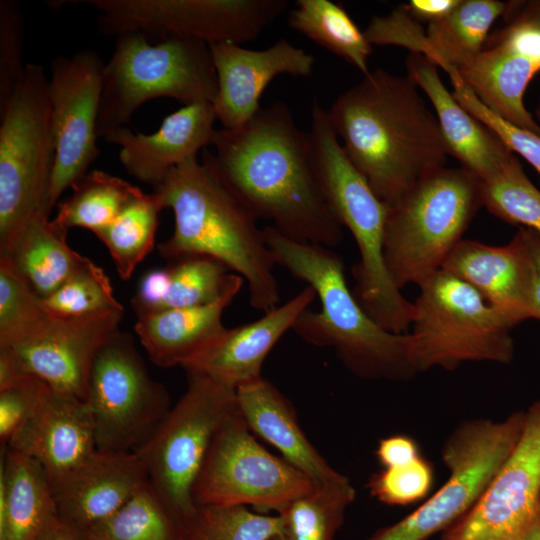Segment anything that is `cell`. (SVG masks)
<instances>
[{
  "instance_id": "1",
  "label": "cell",
  "mask_w": 540,
  "mask_h": 540,
  "mask_svg": "<svg viewBox=\"0 0 540 540\" xmlns=\"http://www.w3.org/2000/svg\"><path fill=\"white\" fill-rule=\"evenodd\" d=\"M207 160L259 219L299 242L333 248L344 237L319 183L309 133L284 102L261 108L245 125L216 129Z\"/></svg>"
},
{
  "instance_id": "2",
  "label": "cell",
  "mask_w": 540,
  "mask_h": 540,
  "mask_svg": "<svg viewBox=\"0 0 540 540\" xmlns=\"http://www.w3.org/2000/svg\"><path fill=\"white\" fill-rule=\"evenodd\" d=\"M419 89L409 75L376 69L327 110L349 159L390 208L450 156Z\"/></svg>"
},
{
  "instance_id": "3",
  "label": "cell",
  "mask_w": 540,
  "mask_h": 540,
  "mask_svg": "<svg viewBox=\"0 0 540 540\" xmlns=\"http://www.w3.org/2000/svg\"><path fill=\"white\" fill-rule=\"evenodd\" d=\"M153 189L175 220L173 234L158 245L163 258L212 257L246 281L254 309L278 306L276 263L258 218L207 160L195 157L172 168Z\"/></svg>"
},
{
  "instance_id": "4",
  "label": "cell",
  "mask_w": 540,
  "mask_h": 540,
  "mask_svg": "<svg viewBox=\"0 0 540 540\" xmlns=\"http://www.w3.org/2000/svg\"><path fill=\"white\" fill-rule=\"evenodd\" d=\"M276 265L306 282L320 300V311L305 310L292 330L304 341L333 349L354 375L370 380L409 381L416 374L409 334L377 324L348 288L342 258L321 245L287 238L271 225L263 228Z\"/></svg>"
},
{
  "instance_id": "5",
  "label": "cell",
  "mask_w": 540,
  "mask_h": 540,
  "mask_svg": "<svg viewBox=\"0 0 540 540\" xmlns=\"http://www.w3.org/2000/svg\"><path fill=\"white\" fill-rule=\"evenodd\" d=\"M482 206L483 181L463 167L444 166L408 189L385 227L384 258L396 287L420 286L441 270Z\"/></svg>"
},
{
  "instance_id": "6",
  "label": "cell",
  "mask_w": 540,
  "mask_h": 540,
  "mask_svg": "<svg viewBox=\"0 0 540 540\" xmlns=\"http://www.w3.org/2000/svg\"><path fill=\"white\" fill-rule=\"evenodd\" d=\"M217 88L207 43L190 38L151 43L138 33L117 35L103 71L97 136L105 139L126 127L147 101L167 97L184 105L213 103Z\"/></svg>"
},
{
  "instance_id": "7",
  "label": "cell",
  "mask_w": 540,
  "mask_h": 540,
  "mask_svg": "<svg viewBox=\"0 0 540 540\" xmlns=\"http://www.w3.org/2000/svg\"><path fill=\"white\" fill-rule=\"evenodd\" d=\"M44 68L27 63L0 108V252L33 217H49L56 147Z\"/></svg>"
},
{
  "instance_id": "8",
  "label": "cell",
  "mask_w": 540,
  "mask_h": 540,
  "mask_svg": "<svg viewBox=\"0 0 540 540\" xmlns=\"http://www.w3.org/2000/svg\"><path fill=\"white\" fill-rule=\"evenodd\" d=\"M408 331L417 371H452L466 362L509 364L514 326L472 286L439 270L419 286Z\"/></svg>"
},
{
  "instance_id": "9",
  "label": "cell",
  "mask_w": 540,
  "mask_h": 540,
  "mask_svg": "<svg viewBox=\"0 0 540 540\" xmlns=\"http://www.w3.org/2000/svg\"><path fill=\"white\" fill-rule=\"evenodd\" d=\"M315 169L330 208L350 231L359 251V262L352 270L355 298L382 328L407 333L415 315L414 303L396 287L384 258L390 207L377 197L341 146L322 149Z\"/></svg>"
},
{
  "instance_id": "10",
  "label": "cell",
  "mask_w": 540,
  "mask_h": 540,
  "mask_svg": "<svg viewBox=\"0 0 540 540\" xmlns=\"http://www.w3.org/2000/svg\"><path fill=\"white\" fill-rule=\"evenodd\" d=\"M187 388L135 453L148 482L185 523L196 511L193 490L214 437L237 409L236 389L186 371Z\"/></svg>"
},
{
  "instance_id": "11",
  "label": "cell",
  "mask_w": 540,
  "mask_h": 540,
  "mask_svg": "<svg viewBox=\"0 0 540 540\" xmlns=\"http://www.w3.org/2000/svg\"><path fill=\"white\" fill-rule=\"evenodd\" d=\"M525 411L501 420L469 419L447 437L442 459L448 479L413 512L366 540H427L459 520L477 502L516 446Z\"/></svg>"
},
{
  "instance_id": "12",
  "label": "cell",
  "mask_w": 540,
  "mask_h": 540,
  "mask_svg": "<svg viewBox=\"0 0 540 540\" xmlns=\"http://www.w3.org/2000/svg\"><path fill=\"white\" fill-rule=\"evenodd\" d=\"M101 12V33H138L151 43L190 38L208 45L253 41L286 10V0H85Z\"/></svg>"
},
{
  "instance_id": "13",
  "label": "cell",
  "mask_w": 540,
  "mask_h": 540,
  "mask_svg": "<svg viewBox=\"0 0 540 540\" xmlns=\"http://www.w3.org/2000/svg\"><path fill=\"white\" fill-rule=\"evenodd\" d=\"M85 401L97 450L105 452L138 451L172 407L165 386L149 375L133 337L120 329L96 356Z\"/></svg>"
},
{
  "instance_id": "14",
  "label": "cell",
  "mask_w": 540,
  "mask_h": 540,
  "mask_svg": "<svg viewBox=\"0 0 540 540\" xmlns=\"http://www.w3.org/2000/svg\"><path fill=\"white\" fill-rule=\"evenodd\" d=\"M239 409L217 431L196 480L197 506H251L280 513L316 484L252 436Z\"/></svg>"
},
{
  "instance_id": "15",
  "label": "cell",
  "mask_w": 540,
  "mask_h": 540,
  "mask_svg": "<svg viewBox=\"0 0 540 540\" xmlns=\"http://www.w3.org/2000/svg\"><path fill=\"white\" fill-rule=\"evenodd\" d=\"M124 310L57 317L12 346H0V383L29 375L56 392L86 400L96 356L119 330Z\"/></svg>"
},
{
  "instance_id": "16",
  "label": "cell",
  "mask_w": 540,
  "mask_h": 540,
  "mask_svg": "<svg viewBox=\"0 0 540 540\" xmlns=\"http://www.w3.org/2000/svg\"><path fill=\"white\" fill-rule=\"evenodd\" d=\"M105 63L93 50L51 60L48 94L56 157L50 208L97 159V121Z\"/></svg>"
},
{
  "instance_id": "17",
  "label": "cell",
  "mask_w": 540,
  "mask_h": 540,
  "mask_svg": "<svg viewBox=\"0 0 540 540\" xmlns=\"http://www.w3.org/2000/svg\"><path fill=\"white\" fill-rule=\"evenodd\" d=\"M540 520V400L525 411L521 436L477 502L439 540H525Z\"/></svg>"
},
{
  "instance_id": "18",
  "label": "cell",
  "mask_w": 540,
  "mask_h": 540,
  "mask_svg": "<svg viewBox=\"0 0 540 540\" xmlns=\"http://www.w3.org/2000/svg\"><path fill=\"white\" fill-rule=\"evenodd\" d=\"M456 71L489 110L540 136V124L523 103L528 84L540 71V24L506 22L474 59Z\"/></svg>"
},
{
  "instance_id": "19",
  "label": "cell",
  "mask_w": 540,
  "mask_h": 540,
  "mask_svg": "<svg viewBox=\"0 0 540 540\" xmlns=\"http://www.w3.org/2000/svg\"><path fill=\"white\" fill-rule=\"evenodd\" d=\"M209 47L218 85L212 104L225 129L240 128L257 114L260 98L274 78L284 74L309 77L315 65L311 53L285 38L262 50L231 42Z\"/></svg>"
},
{
  "instance_id": "20",
  "label": "cell",
  "mask_w": 540,
  "mask_h": 540,
  "mask_svg": "<svg viewBox=\"0 0 540 540\" xmlns=\"http://www.w3.org/2000/svg\"><path fill=\"white\" fill-rule=\"evenodd\" d=\"M146 480L137 453L97 450L77 468L51 483L57 517L86 533L116 513Z\"/></svg>"
},
{
  "instance_id": "21",
  "label": "cell",
  "mask_w": 540,
  "mask_h": 540,
  "mask_svg": "<svg viewBox=\"0 0 540 540\" xmlns=\"http://www.w3.org/2000/svg\"><path fill=\"white\" fill-rule=\"evenodd\" d=\"M441 270L472 286L515 327L532 317V268L523 227L503 246L462 239Z\"/></svg>"
},
{
  "instance_id": "22",
  "label": "cell",
  "mask_w": 540,
  "mask_h": 540,
  "mask_svg": "<svg viewBox=\"0 0 540 540\" xmlns=\"http://www.w3.org/2000/svg\"><path fill=\"white\" fill-rule=\"evenodd\" d=\"M4 448L37 461L54 483L97 451L91 411L86 401L48 386L36 411Z\"/></svg>"
},
{
  "instance_id": "23",
  "label": "cell",
  "mask_w": 540,
  "mask_h": 540,
  "mask_svg": "<svg viewBox=\"0 0 540 540\" xmlns=\"http://www.w3.org/2000/svg\"><path fill=\"white\" fill-rule=\"evenodd\" d=\"M216 120L212 103H194L166 116L152 134L123 127L104 140L120 147L119 160L131 176L154 188L172 168L211 146Z\"/></svg>"
},
{
  "instance_id": "24",
  "label": "cell",
  "mask_w": 540,
  "mask_h": 540,
  "mask_svg": "<svg viewBox=\"0 0 540 540\" xmlns=\"http://www.w3.org/2000/svg\"><path fill=\"white\" fill-rule=\"evenodd\" d=\"M315 298L314 289L307 286L283 305L263 313L258 320L227 328L182 368L205 374L235 389L262 377V366L269 352Z\"/></svg>"
},
{
  "instance_id": "25",
  "label": "cell",
  "mask_w": 540,
  "mask_h": 540,
  "mask_svg": "<svg viewBox=\"0 0 540 540\" xmlns=\"http://www.w3.org/2000/svg\"><path fill=\"white\" fill-rule=\"evenodd\" d=\"M407 75L427 95L438 119L450 156L482 181L494 176L515 157L490 128L466 111L444 86L438 65L422 53L410 52Z\"/></svg>"
},
{
  "instance_id": "26",
  "label": "cell",
  "mask_w": 540,
  "mask_h": 540,
  "mask_svg": "<svg viewBox=\"0 0 540 540\" xmlns=\"http://www.w3.org/2000/svg\"><path fill=\"white\" fill-rule=\"evenodd\" d=\"M237 406L251 431L265 439L290 464L316 485L346 478L311 444L301 429L294 408L263 376L236 388Z\"/></svg>"
},
{
  "instance_id": "27",
  "label": "cell",
  "mask_w": 540,
  "mask_h": 540,
  "mask_svg": "<svg viewBox=\"0 0 540 540\" xmlns=\"http://www.w3.org/2000/svg\"><path fill=\"white\" fill-rule=\"evenodd\" d=\"M235 297L137 316L134 331L152 363L162 368L182 367L226 331L223 312Z\"/></svg>"
},
{
  "instance_id": "28",
  "label": "cell",
  "mask_w": 540,
  "mask_h": 540,
  "mask_svg": "<svg viewBox=\"0 0 540 540\" xmlns=\"http://www.w3.org/2000/svg\"><path fill=\"white\" fill-rule=\"evenodd\" d=\"M56 518L52 486L42 466L1 448L0 540H37Z\"/></svg>"
},
{
  "instance_id": "29",
  "label": "cell",
  "mask_w": 540,
  "mask_h": 540,
  "mask_svg": "<svg viewBox=\"0 0 540 540\" xmlns=\"http://www.w3.org/2000/svg\"><path fill=\"white\" fill-rule=\"evenodd\" d=\"M67 234L49 217L35 216L0 252V261L37 296L46 298L89 260L69 247Z\"/></svg>"
},
{
  "instance_id": "30",
  "label": "cell",
  "mask_w": 540,
  "mask_h": 540,
  "mask_svg": "<svg viewBox=\"0 0 540 540\" xmlns=\"http://www.w3.org/2000/svg\"><path fill=\"white\" fill-rule=\"evenodd\" d=\"M506 2L497 0H460L444 19L414 31L405 47L422 53L439 68L445 65L456 70L474 59L482 50L493 23L504 15Z\"/></svg>"
},
{
  "instance_id": "31",
  "label": "cell",
  "mask_w": 540,
  "mask_h": 540,
  "mask_svg": "<svg viewBox=\"0 0 540 540\" xmlns=\"http://www.w3.org/2000/svg\"><path fill=\"white\" fill-rule=\"evenodd\" d=\"M288 24L364 75L370 72L372 44L341 4L330 0H298L288 15Z\"/></svg>"
},
{
  "instance_id": "32",
  "label": "cell",
  "mask_w": 540,
  "mask_h": 540,
  "mask_svg": "<svg viewBox=\"0 0 540 540\" xmlns=\"http://www.w3.org/2000/svg\"><path fill=\"white\" fill-rule=\"evenodd\" d=\"M72 195L58 205L55 224L69 231L82 227L95 232L109 225L143 191L102 170H92L72 186Z\"/></svg>"
},
{
  "instance_id": "33",
  "label": "cell",
  "mask_w": 540,
  "mask_h": 540,
  "mask_svg": "<svg viewBox=\"0 0 540 540\" xmlns=\"http://www.w3.org/2000/svg\"><path fill=\"white\" fill-rule=\"evenodd\" d=\"M82 534L86 540H185L184 523L148 480L116 513Z\"/></svg>"
},
{
  "instance_id": "34",
  "label": "cell",
  "mask_w": 540,
  "mask_h": 540,
  "mask_svg": "<svg viewBox=\"0 0 540 540\" xmlns=\"http://www.w3.org/2000/svg\"><path fill=\"white\" fill-rule=\"evenodd\" d=\"M356 491L348 477L316 485L280 513L287 540H334Z\"/></svg>"
},
{
  "instance_id": "35",
  "label": "cell",
  "mask_w": 540,
  "mask_h": 540,
  "mask_svg": "<svg viewBox=\"0 0 540 540\" xmlns=\"http://www.w3.org/2000/svg\"><path fill=\"white\" fill-rule=\"evenodd\" d=\"M166 268L169 284L158 311L208 305L237 296L244 281L238 274L228 273L225 264L205 255L180 257L169 261Z\"/></svg>"
},
{
  "instance_id": "36",
  "label": "cell",
  "mask_w": 540,
  "mask_h": 540,
  "mask_svg": "<svg viewBox=\"0 0 540 540\" xmlns=\"http://www.w3.org/2000/svg\"><path fill=\"white\" fill-rule=\"evenodd\" d=\"M162 209L164 205L158 194L144 193L109 225L93 232L107 247L122 280L129 279L137 265L153 249Z\"/></svg>"
},
{
  "instance_id": "37",
  "label": "cell",
  "mask_w": 540,
  "mask_h": 540,
  "mask_svg": "<svg viewBox=\"0 0 540 540\" xmlns=\"http://www.w3.org/2000/svg\"><path fill=\"white\" fill-rule=\"evenodd\" d=\"M184 529L185 540H269L282 533V518L245 506L200 505Z\"/></svg>"
},
{
  "instance_id": "38",
  "label": "cell",
  "mask_w": 540,
  "mask_h": 540,
  "mask_svg": "<svg viewBox=\"0 0 540 540\" xmlns=\"http://www.w3.org/2000/svg\"><path fill=\"white\" fill-rule=\"evenodd\" d=\"M483 206L501 220L540 235V190L527 177L516 156L483 181Z\"/></svg>"
},
{
  "instance_id": "39",
  "label": "cell",
  "mask_w": 540,
  "mask_h": 540,
  "mask_svg": "<svg viewBox=\"0 0 540 540\" xmlns=\"http://www.w3.org/2000/svg\"><path fill=\"white\" fill-rule=\"evenodd\" d=\"M41 301L44 309L57 317L124 310L113 295L109 277L90 259L55 292Z\"/></svg>"
},
{
  "instance_id": "40",
  "label": "cell",
  "mask_w": 540,
  "mask_h": 540,
  "mask_svg": "<svg viewBox=\"0 0 540 540\" xmlns=\"http://www.w3.org/2000/svg\"><path fill=\"white\" fill-rule=\"evenodd\" d=\"M37 296L3 261H0V346L22 342L50 318Z\"/></svg>"
},
{
  "instance_id": "41",
  "label": "cell",
  "mask_w": 540,
  "mask_h": 540,
  "mask_svg": "<svg viewBox=\"0 0 540 540\" xmlns=\"http://www.w3.org/2000/svg\"><path fill=\"white\" fill-rule=\"evenodd\" d=\"M453 96L473 117L490 128L513 152L531 164L540 176V136L519 128L489 110L460 79L455 68L446 66Z\"/></svg>"
},
{
  "instance_id": "42",
  "label": "cell",
  "mask_w": 540,
  "mask_h": 540,
  "mask_svg": "<svg viewBox=\"0 0 540 540\" xmlns=\"http://www.w3.org/2000/svg\"><path fill=\"white\" fill-rule=\"evenodd\" d=\"M433 481L432 464L421 455L409 463L375 473L368 482V489L383 504L406 506L426 497Z\"/></svg>"
},
{
  "instance_id": "43",
  "label": "cell",
  "mask_w": 540,
  "mask_h": 540,
  "mask_svg": "<svg viewBox=\"0 0 540 540\" xmlns=\"http://www.w3.org/2000/svg\"><path fill=\"white\" fill-rule=\"evenodd\" d=\"M24 19L20 4L0 1V108L12 96L24 78Z\"/></svg>"
},
{
  "instance_id": "44",
  "label": "cell",
  "mask_w": 540,
  "mask_h": 540,
  "mask_svg": "<svg viewBox=\"0 0 540 540\" xmlns=\"http://www.w3.org/2000/svg\"><path fill=\"white\" fill-rule=\"evenodd\" d=\"M47 388L44 382L28 375L0 386L1 448L7 446L33 415Z\"/></svg>"
},
{
  "instance_id": "45",
  "label": "cell",
  "mask_w": 540,
  "mask_h": 540,
  "mask_svg": "<svg viewBox=\"0 0 540 540\" xmlns=\"http://www.w3.org/2000/svg\"><path fill=\"white\" fill-rule=\"evenodd\" d=\"M375 454L383 468L406 464L421 456L417 442L407 435L382 438Z\"/></svg>"
},
{
  "instance_id": "46",
  "label": "cell",
  "mask_w": 540,
  "mask_h": 540,
  "mask_svg": "<svg viewBox=\"0 0 540 540\" xmlns=\"http://www.w3.org/2000/svg\"><path fill=\"white\" fill-rule=\"evenodd\" d=\"M459 2L460 0H411L402 6L413 20L429 25L447 17Z\"/></svg>"
},
{
  "instance_id": "47",
  "label": "cell",
  "mask_w": 540,
  "mask_h": 540,
  "mask_svg": "<svg viewBox=\"0 0 540 540\" xmlns=\"http://www.w3.org/2000/svg\"><path fill=\"white\" fill-rule=\"evenodd\" d=\"M523 229L529 249L532 268V317L540 320V235L531 229L525 227H523Z\"/></svg>"
},
{
  "instance_id": "48",
  "label": "cell",
  "mask_w": 540,
  "mask_h": 540,
  "mask_svg": "<svg viewBox=\"0 0 540 540\" xmlns=\"http://www.w3.org/2000/svg\"><path fill=\"white\" fill-rule=\"evenodd\" d=\"M503 18L505 22L525 20L540 24V0L506 2Z\"/></svg>"
},
{
  "instance_id": "49",
  "label": "cell",
  "mask_w": 540,
  "mask_h": 540,
  "mask_svg": "<svg viewBox=\"0 0 540 540\" xmlns=\"http://www.w3.org/2000/svg\"><path fill=\"white\" fill-rule=\"evenodd\" d=\"M37 540H86V538L57 517Z\"/></svg>"
},
{
  "instance_id": "50",
  "label": "cell",
  "mask_w": 540,
  "mask_h": 540,
  "mask_svg": "<svg viewBox=\"0 0 540 540\" xmlns=\"http://www.w3.org/2000/svg\"><path fill=\"white\" fill-rule=\"evenodd\" d=\"M525 540H540V520L531 530Z\"/></svg>"
},
{
  "instance_id": "51",
  "label": "cell",
  "mask_w": 540,
  "mask_h": 540,
  "mask_svg": "<svg viewBox=\"0 0 540 540\" xmlns=\"http://www.w3.org/2000/svg\"><path fill=\"white\" fill-rule=\"evenodd\" d=\"M535 118H536V121L540 124V96H539L538 103L535 109Z\"/></svg>"
},
{
  "instance_id": "52",
  "label": "cell",
  "mask_w": 540,
  "mask_h": 540,
  "mask_svg": "<svg viewBox=\"0 0 540 540\" xmlns=\"http://www.w3.org/2000/svg\"><path fill=\"white\" fill-rule=\"evenodd\" d=\"M269 540H287L282 533L274 535Z\"/></svg>"
}]
</instances>
